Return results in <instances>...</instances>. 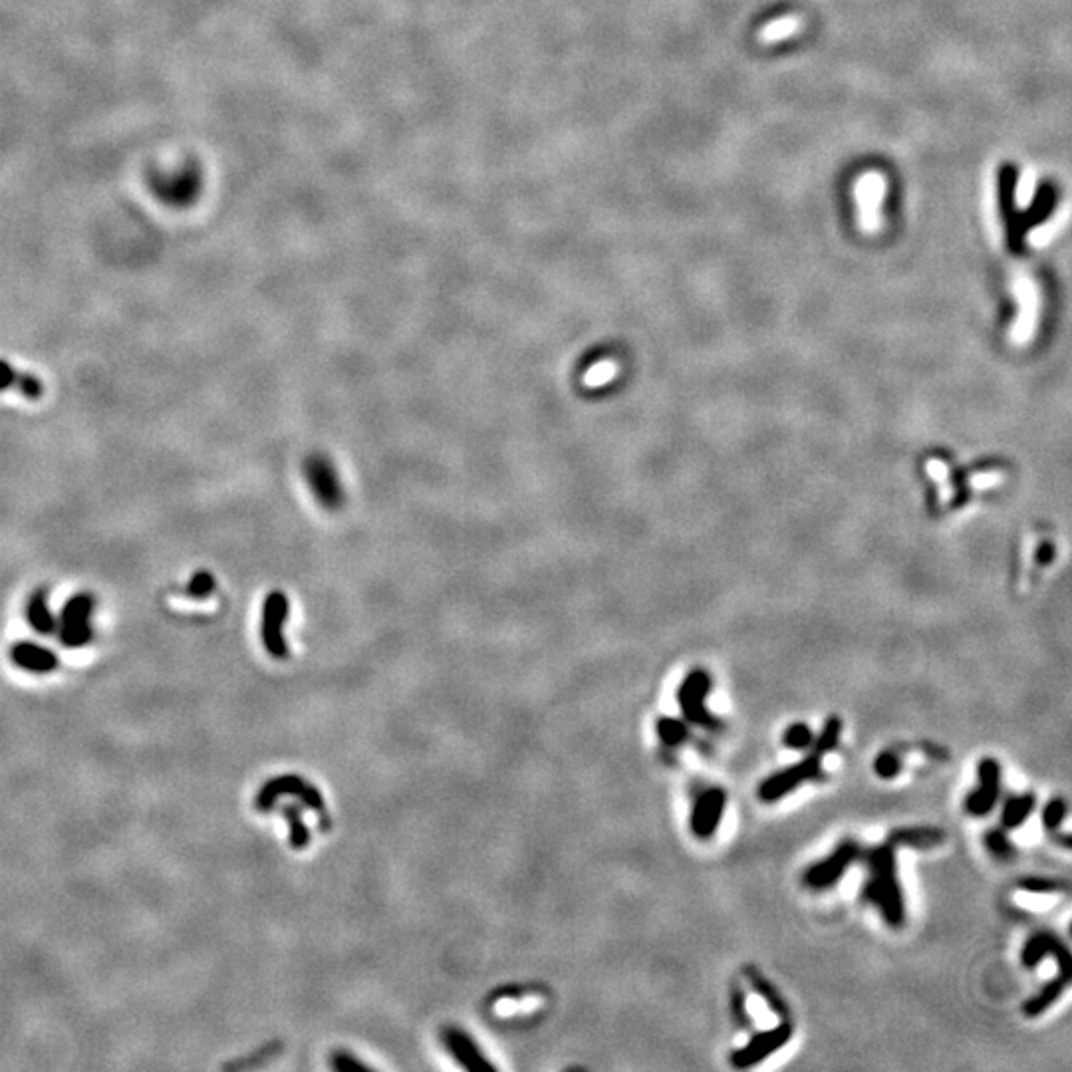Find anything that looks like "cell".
<instances>
[{"mask_svg": "<svg viewBox=\"0 0 1072 1072\" xmlns=\"http://www.w3.org/2000/svg\"><path fill=\"white\" fill-rule=\"evenodd\" d=\"M868 878L862 888V900L874 906L884 922L892 928L906 924V900L898 878L896 846L892 842L862 850Z\"/></svg>", "mask_w": 1072, "mask_h": 1072, "instance_id": "obj_1", "label": "cell"}, {"mask_svg": "<svg viewBox=\"0 0 1072 1072\" xmlns=\"http://www.w3.org/2000/svg\"><path fill=\"white\" fill-rule=\"evenodd\" d=\"M96 598L90 592H78L68 598L56 618V634L64 648L80 650L94 640Z\"/></svg>", "mask_w": 1072, "mask_h": 1072, "instance_id": "obj_2", "label": "cell"}, {"mask_svg": "<svg viewBox=\"0 0 1072 1072\" xmlns=\"http://www.w3.org/2000/svg\"><path fill=\"white\" fill-rule=\"evenodd\" d=\"M282 797L298 799L306 808L314 810L320 816V822H322L324 830L330 826L328 808H326V801H324L322 793L314 785L306 783L298 775H280V777H274V779L267 781L261 787L257 799H255V806H257L259 812H270Z\"/></svg>", "mask_w": 1072, "mask_h": 1072, "instance_id": "obj_3", "label": "cell"}, {"mask_svg": "<svg viewBox=\"0 0 1072 1072\" xmlns=\"http://www.w3.org/2000/svg\"><path fill=\"white\" fill-rule=\"evenodd\" d=\"M711 685L713 681L707 671L699 668L689 671L677 689V701L687 723L707 731H719L723 727L721 719L713 715L705 705V699L711 693Z\"/></svg>", "mask_w": 1072, "mask_h": 1072, "instance_id": "obj_4", "label": "cell"}, {"mask_svg": "<svg viewBox=\"0 0 1072 1072\" xmlns=\"http://www.w3.org/2000/svg\"><path fill=\"white\" fill-rule=\"evenodd\" d=\"M302 475H304V481L308 485V489L312 491V495L316 497L318 505L326 511H338L342 509L344 501H346V493H344V485L338 477V471H336V465L332 463V459L324 453H310L304 463H302Z\"/></svg>", "mask_w": 1072, "mask_h": 1072, "instance_id": "obj_5", "label": "cell"}, {"mask_svg": "<svg viewBox=\"0 0 1072 1072\" xmlns=\"http://www.w3.org/2000/svg\"><path fill=\"white\" fill-rule=\"evenodd\" d=\"M824 777V767H822V757L816 755V753H810L808 757H804L803 761L787 767V769H781L779 773H773L771 777H767L761 785H759V799L763 803H777L781 801L783 797L795 793L801 785L804 783H814V781H822Z\"/></svg>", "mask_w": 1072, "mask_h": 1072, "instance_id": "obj_6", "label": "cell"}, {"mask_svg": "<svg viewBox=\"0 0 1072 1072\" xmlns=\"http://www.w3.org/2000/svg\"><path fill=\"white\" fill-rule=\"evenodd\" d=\"M860 856H862V846L856 840L848 838L840 842L830 856L806 868L803 874L804 886L814 892H822V890L836 886L838 880L844 876V872L850 868V864L860 860Z\"/></svg>", "mask_w": 1072, "mask_h": 1072, "instance_id": "obj_7", "label": "cell"}, {"mask_svg": "<svg viewBox=\"0 0 1072 1072\" xmlns=\"http://www.w3.org/2000/svg\"><path fill=\"white\" fill-rule=\"evenodd\" d=\"M793 1031H795L793 1019H783L775 1029L755 1033L745 1047L733 1051L731 1065L735 1069L745 1071L763 1063L767 1057L781 1051L793 1039Z\"/></svg>", "mask_w": 1072, "mask_h": 1072, "instance_id": "obj_8", "label": "cell"}, {"mask_svg": "<svg viewBox=\"0 0 1072 1072\" xmlns=\"http://www.w3.org/2000/svg\"><path fill=\"white\" fill-rule=\"evenodd\" d=\"M290 614L288 596L282 590L268 592L261 612V640L268 656L274 660H284L288 656V646L284 638V624Z\"/></svg>", "mask_w": 1072, "mask_h": 1072, "instance_id": "obj_9", "label": "cell"}, {"mask_svg": "<svg viewBox=\"0 0 1072 1072\" xmlns=\"http://www.w3.org/2000/svg\"><path fill=\"white\" fill-rule=\"evenodd\" d=\"M886 187V177L878 171H868L856 181L854 195L860 213V227L864 229V233H878V229L884 225L880 209L884 205Z\"/></svg>", "mask_w": 1072, "mask_h": 1072, "instance_id": "obj_10", "label": "cell"}, {"mask_svg": "<svg viewBox=\"0 0 1072 1072\" xmlns=\"http://www.w3.org/2000/svg\"><path fill=\"white\" fill-rule=\"evenodd\" d=\"M979 787L965 799V810L971 816H987L1001 797V765L993 757H985L977 765Z\"/></svg>", "mask_w": 1072, "mask_h": 1072, "instance_id": "obj_11", "label": "cell"}, {"mask_svg": "<svg viewBox=\"0 0 1072 1072\" xmlns=\"http://www.w3.org/2000/svg\"><path fill=\"white\" fill-rule=\"evenodd\" d=\"M727 806V793L719 787L705 789L693 804L689 828L695 838L709 840L717 832Z\"/></svg>", "mask_w": 1072, "mask_h": 1072, "instance_id": "obj_12", "label": "cell"}, {"mask_svg": "<svg viewBox=\"0 0 1072 1072\" xmlns=\"http://www.w3.org/2000/svg\"><path fill=\"white\" fill-rule=\"evenodd\" d=\"M1049 955L1057 961L1059 973L1071 977V951L1065 941H1061L1051 932H1039L1033 938L1027 939L1021 949V963L1027 969H1035Z\"/></svg>", "mask_w": 1072, "mask_h": 1072, "instance_id": "obj_13", "label": "cell"}, {"mask_svg": "<svg viewBox=\"0 0 1072 1072\" xmlns=\"http://www.w3.org/2000/svg\"><path fill=\"white\" fill-rule=\"evenodd\" d=\"M441 1041L449 1055L465 1069L471 1072H495L497 1067L489 1063V1059L481 1053V1049L475 1045V1041L457 1027H447L441 1033Z\"/></svg>", "mask_w": 1072, "mask_h": 1072, "instance_id": "obj_14", "label": "cell"}, {"mask_svg": "<svg viewBox=\"0 0 1072 1072\" xmlns=\"http://www.w3.org/2000/svg\"><path fill=\"white\" fill-rule=\"evenodd\" d=\"M10 662L28 673L46 675L60 668V658L46 646H40L36 642H16L10 648Z\"/></svg>", "mask_w": 1072, "mask_h": 1072, "instance_id": "obj_15", "label": "cell"}, {"mask_svg": "<svg viewBox=\"0 0 1072 1072\" xmlns=\"http://www.w3.org/2000/svg\"><path fill=\"white\" fill-rule=\"evenodd\" d=\"M1015 292L1021 300V318L1017 322V330L1027 336V330L1033 328L1035 324V318H1037V308H1039V292H1037V284L1033 282V278L1027 274V272H1017L1015 274Z\"/></svg>", "mask_w": 1072, "mask_h": 1072, "instance_id": "obj_16", "label": "cell"}, {"mask_svg": "<svg viewBox=\"0 0 1072 1072\" xmlns=\"http://www.w3.org/2000/svg\"><path fill=\"white\" fill-rule=\"evenodd\" d=\"M26 620L30 628L40 636H52L56 634V616L50 610L48 604V592L44 588H38L32 592V596L26 602Z\"/></svg>", "mask_w": 1072, "mask_h": 1072, "instance_id": "obj_17", "label": "cell"}, {"mask_svg": "<svg viewBox=\"0 0 1072 1072\" xmlns=\"http://www.w3.org/2000/svg\"><path fill=\"white\" fill-rule=\"evenodd\" d=\"M943 840H945V832L934 826L898 828V830H892L888 836V842H892L896 848L910 846V848H920V850L936 848L939 844H943Z\"/></svg>", "mask_w": 1072, "mask_h": 1072, "instance_id": "obj_18", "label": "cell"}, {"mask_svg": "<svg viewBox=\"0 0 1072 1072\" xmlns=\"http://www.w3.org/2000/svg\"><path fill=\"white\" fill-rule=\"evenodd\" d=\"M16 388V392L28 400H38L44 394V384L32 374H20L12 364L0 360V394Z\"/></svg>", "mask_w": 1072, "mask_h": 1072, "instance_id": "obj_19", "label": "cell"}, {"mask_svg": "<svg viewBox=\"0 0 1072 1072\" xmlns=\"http://www.w3.org/2000/svg\"><path fill=\"white\" fill-rule=\"evenodd\" d=\"M1069 983H1071V977L1059 973V975H1057L1053 981H1049V983H1047L1035 997H1031L1029 1001L1023 1003V1013H1025L1027 1017H1039V1015H1043L1047 1009H1051V1007L1063 997V993L1067 991Z\"/></svg>", "mask_w": 1072, "mask_h": 1072, "instance_id": "obj_20", "label": "cell"}, {"mask_svg": "<svg viewBox=\"0 0 1072 1072\" xmlns=\"http://www.w3.org/2000/svg\"><path fill=\"white\" fill-rule=\"evenodd\" d=\"M747 973V979L751 983V987L755 989V993L769 1005V1009L783 1021V1019H791V1009H789V1003L781 997V993L777 991V987L765 979V975H761L757 969L753 967H747L745 969Z\"/></svg>", "mask_w": 1072, "mask_h": 1072, "instance_id": "obj_21", "label": "cell"}, {"mask_svg": "<svg viewBox=\"0 0 1072 1072\" xmlns=\"http://www.w3.org/2000/svg\"><path fill=\"white\" fill-rule=\"evenodd\" d=\"M1035 806H1037V797L1033 793H1023V795L1009 797L1003 804V812H1001L1003 828L1013 830V828H1019L1021 824H1025L1029 820V816L1033 814Z\"/></svg>", "mask_w": 1072, "mask_h": 1072, "instance_id": "obj_22", "label": "cell"}, {"mask_svg": "<svg viewBox=\"0 0 1072 1072\" xmlns=\"http://www.w3.org/2000/svg\"><path fill=\"white\" fill-rule=\"evenodd\" d=\"M282 816L290 828V846L294 850H304L312 842V836H310L308 826L302 820L300 808L296 804H288L282 808Z\"/></svg>", "mask_w": 1072, "mask_h": 1072, "instance_id": "obj_23", "label": "cell"}, {"mask_svg": "<svg viewBox=\"0 0 1072 1072\" xmlns=\"http://www.w3.org/2000/svg\"><path fill=\"white\" fill-rule=\"evenodd\" d=\"M840 737H842V721H840V717L832 715V717L826 719V723H824L822 731L818 733V737H814V741L810 745L812 747L810 753H816V755L824 757L826 753L838 749Z\"/></svg>", "mask_w": 1072, "mask_h": 1072, "instance_id": "obj_24", "label": "cell"}, {"mask_svg": "<svg viewBox=\"0 0 1072 1072\" xmlns=\"http://www.w3.org/2000/svg\"><path fill=\"white\" fill-rule=\"evenodd\" d=\"M656 733H658L660 741L670 749L681 747L689 739L687 723L681 721V719H675V717H660L656 721Z\"/></svg>", "mask_w": 1072, "mask_h": 1072, "instance_id": "obj_25", "label": "cell"}, {"mask_svg": "<svg viewBox=\"0 0 1072 1072\" xmlns=\"http://www.w3.org/2000/svg\"><path fill=\"white\" fill-rule=\"evenodd\" d=\"M801 30V20L797 16H783L779 20H773L769 22L761 32H759V40L763 44H775V42H781L785 38H791L795 36L797 32Z\"/></svg>", "mask_w": 1072, "mask_h": 1072, "instance_id": "obj_26", "label": "cell"}, {"mask_svg": "<svg viewBox=\"0 0 1072 1072\" xmlns=\"http://www.w3.org/2000/svg\"><path fill=\"white\" fill-rule=\"evenodd\" d=\"M985 848L991 856L997 860H1013L1017 856V846L1011 842V838L1005 834V830L991 828L985 832Z\"/></svg>", "mask_w": 1072, "mask_h": 1072, "instance_id": "obj_27", "label": "cell"}, {"mask_svg": "<svg viewBox=\"0 0 1072 1072\" xmlns=\"http://www.w3.org/2000/svg\"><path fill=\"white\" fill-rule=\"evenodd\" d=\"M215 590H217V580H215V576H213L211 572H207V570H199V572H195V574L189 578L187 586H185V594H187L189 598H195V600H205V598H209Z\"/></svg>", "mask_w": 1072, "mask_h": 1072, "instance_id": "obj_28", "label": "cell"}, {"mask_svg": "<svg viewBox=\"0 0 1072 1072\" xmlns=\"http://www.w3.org/2000/svg\"><path fill=\"white\" fill-rule=\"evenodd\" d=\"M814 741V733L806 723H793L783 733V745L793 751L808 749Z\"/></svg>", "mask_w": 1072, "mask_h": 1072, "instance_id": "obj_29", "label": "cell"}, {"mask_svg": "<svg viewBox=\"0 0 1072 1072\" xmlns=\"http://www.w3.org/2000/svg\"><path fill=\"white\" fill-rule=\"evenodd\" d=\"M1017 886H1019L1021 890H1025V892H1031V894H1053V892H1059V890H1067V888H1069V884H1067L1065 880L1041 878V876L1021 878Z\"/></svg>", "mask_w": 1072, "mask_h": 1072, "instance_id": "obj_30", "label": "cell"}, {"mask_svg": "<svg viewBox=\"0 0 1072 1072\" xmlns=\"http://www.w3.org/2000/svg\"><path fill=\"white\" fill-rule=\"evenodd\" d=\"M874 773L884 781L896 779L902 773V759L896 751H882L874 761Z\"/></svg>", "mask_w": 1072, "mask_h": 1072, "instance_id": "obj_31", "label": "cell"}, {"mask_svg": "<svg viewBox=\"0 0 1072 1072\" xmlns=\"http://www.w3.org/2000/svg\"><path fill=\"white\" fill-rule=\"evenodd\" d=\"M1069 814V804L1063 799V797H1057V799H1051L1047 806L1043 808V824L1047 830H1057L1065 818Z\"/></svg>", "mask_w": 1072, "mask_h": 1072, "instance_id": "obj_32", "label": "cell"}, {"mask_svg": "<svg viewBox=\"0 0 1072 1072\" xmlns=\"http://www.w3.org/2000/svg\"><path fill=\"white\" fill-rule=\"evenodd\" d=\"M330 1067L336 1072H374L372 1067L364 1065L348 1051H334L330 1057Z\"/></svg>", "mask_w": 1072, "mask_h": 1072, "instance_id": "obj_33", "label": "cell"}, {"mask_svg": "<svg viewBox=\"0 0 1072 1072\" xmlns=\"http://www.w3.org/2000/svg\"><path fill=\"white\" fill-rule=\"evenodd\" d=\"M731 1015L737 1023V1027H741L743 1031L751 1029V1015L747 1011V999H745V993L739 989V987H733L731 991Z\"/></svg>", "mask_w": 1072, "mask_h": 1072, "instance_id": "obj_34", "label": "cell"}, {"mask_svg": "<svg viewBox=\"0 0 1072 1072\" xmlns=\"http://www.w3.org/2000/svg\"><path fill=\"white\" fill-rule=\"evenodd\" d=\"M1035 187H1037L1035 171H1033V169H1027V171L1023 173V177L1019 179V185H1017V201H1019L1021 207L1031 203L1033 193H1035Z\"/></svg>", "mask_w": 1072, "mask_h": 1072, "instance_id": "obj_35", "label": "cell"}, {"mask_svg": "<svg viewBox=\"0 0 1072 1072\" xmlns=\"http://www.w3.org/2000/svg\"><path fill=\"white\" fill-rule=\"evenodd\" d=\"M1065 219H1067V211H1065L1059 219H1053V221H1051L1049 225H1045L1043 229H1037V231L1031 235V241H1033L1035 245H1043V243L1051 241V239L1055 237V233L1059 231V227H1061V223H1063Z\"/></svg>", "mask_w": 1072, "mask_h": 1072, "instance_id": "obj_36", "label": "cell"}]
</instances>
